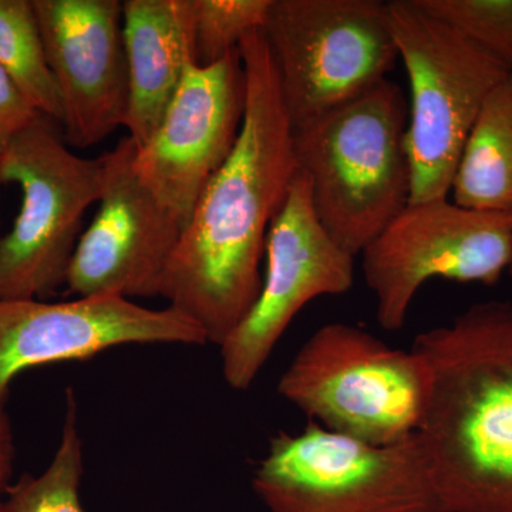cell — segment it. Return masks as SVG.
I'll list each match as a JSON object with an SVG mask.
<instances>
[{"label": "cell", "instance_id": "obj_1", "mask_svg": "<svg viewBox=\"0 0 512 512\" xmlns=\"http://www.w3.org/2000/svg\"><path fill=\"white\" fill-rule=\"evenodd\" d=\"M238 49L247 79L241 133L198 198L160 286L171 308L218 346L258 301L269 227L299 171L264 32L249 33Z\"/></svg>", "mask_w": 512, "mask_h": 512}, {"label": "cell", "instance_id": "obj_2", "mask_svg": "<svg viewBox=\"0 0 512 512\" xmlns=\"http://www.w3.org/2000/svg\"><path fill=\"white\" fill-rule=\"evenodd\" d=\"M412 349L430 370L417 436L444 512H512V302L476 303Z\"/></svg>", "mask_w": 512, "mask_h": 512}, {"label": "cell", "instance_id": "obj_3", "mask_svg": "<svg viewBox=\"0 0 512 512\" xmlns=\"http://www.w3.org/2000/svg\"><path fill=\"white\" fill-rule=\"evenodd\" d=\"M407 124L403 90L386 79L293 131L320 224L352 255L362 254L409 204Z\"/></svg>", "mask_w": 512, "mask_h": 512}, {"label": "cell", "instance_id": "obj_4", "mask_svg": "<svg viewBox=\"0 0 512 512\" xmlns=\"http://www.w3.org/2000/svg\"><path fill=\"white\" fill-rule=\"evenodd\" d=\"M278 393L325 429L387 446L419 431L430 370L413 349L392 348L349 323H328L303 343Z\"/></svg>", "mask_w": 512, "mask_h": 512}, {"label": "cell", "instance_id": "obj_5", "mask_svg": "<svg viewBox=\"0 0 512 512\" xmlns=\"http://www.w3.org/2000/svg\"><path fill=\"white\" fill-rule=\"evenodd\" d=\"M252 488L271 512H444L417 433L379 446L309 420L269 440Z\"/></svg>", "mask_w": 512, "mask_h": 512}, {"label": "cell", "instance_id": "obj_6", "mask_svg": "<svg viewBox=\"0 0 512 512\" xmlns=\"http://www.w3.org/2000/svg\"><path fill=\"white\" fill-rule=\"evenodd\" d=\"M386 16L412 96L409 204L446 198L485 100L512 70L414 0L386 2Z\"/></svg>", "mask_w": 512, "mask_h": 512}, {"label": "cell", "instance_id": "obj_7", "mask_svg": "<svg viewBox=\"0 0 512 512\" xmlns=\"http://www.w3.org/2000/svg\"><path fill=\"white\" fill-rule=\"evenodd\" d=\"M60 124L39 114L0 150V181L22 207L0 238V299H40L66 285L87 208L103 190V160L76 156Z\"/></svg>", "mask_w": 512, "mask_h": 512}, {"label": "cell", "instance_id": "obj_8", "mask_svg": "<svg viewBox=\"0 0 512 512\" xmlns=\"http://www.w3.org/2000/svg\"><path fill=\"white\" fill-rule=\"evenodd\" d=\"M262 32L292 131L383 82L399 60L382 0H272Z\"/></svg>", "mask_w": 512, "mask_h": 512}, {"label": "cell", "instance_id": "obj_9", "mask_svg": "<svg viewBox=\"0 0 512 512\" xmlns=\"http://www.w3.org/2000/svg\"><path fill=\"white\" fill-rule=\"evenodd\" d=\"M360 255L377 322L396 332L431 279L500 281L512 259V215L470 210L448 197L407 204Z\"/></svg>", "mask_w": 512, "mask_h": 512}, {"label": "cell", "instance_id": "obj_10", "mask_svg": "<svg viewBox=\"0 0 512 512\" xmlns=\"http://www.w3.org/2000/svg\"><path fill=\"white\" fill-rule=\"evenodd\" d=\"M258 301L220 346L228 386L247 390L295 316L320 296L349 292L355 255L330 237L312 204L311 181L298 171L269 227Z\"/></svg>", "mask_w": 512, "mask_h": 512}, {"label": "cell", "instance_id": "obj_11", "mask_svg": "<svg viewBox=\"0 0 512 512\" xmlns=\"http://www.w3.org/2000/svg\"><path fill=\"white\" fill-rule=\"evenodd\" d=\"M245 101L239 49L210 66L191 63L153 136L137 148L138 178L183 229L237 144Z\"/></svg>", "mask_w": 512, "mask_h": 512}, {"label": "cell", "instance_id": "obj_12", "mask_svg": "<svg viewBox=\"0 0 512 512\" xmlns=\"http://www.w3.org/2000/svg\"><path fill=\"white\" fill-rule=\"evenodd\" d=\"M151 343L205 345L208 340L171 306L148 309L123 296H79L53 303L0 299V409L15 377L32 367Z\"/></svg>", "mask_w": 512, "mask_h": 512}, {"label": "cell", "instance_id": "obj_13", "mask_svg": "<svg viewBox=\"0 0 512 512\" xmlns=\"http://www.w3.org/2000/svg\"><path fill=\"white\" fill-rule=\"evenodd\" d=\"M136 153V143L126 136L101 156L99 210L82 232L67 272V288L77 298L160 296L183 227L141 183L134 170Z\"/></svg>", "mask_w": 512, "mask_h": 512}, {"label": "cell", "instance_id": "obj_14", "mask_svg": "<svg viewBox=\"0 0 512 512\" xmlns=\"http://www.w3.org/2000/svg\"><path fill=\"white\" fill-rule=\"evenodd\" d=\"M70 146L89 148L124 127L128 69L120 0H32Z\"/></svg>", "mask_w": 512, "mask_h": 512}, {"label": "cell", "instance_id": "obj_15", "mask_svg": "<svg viewBox=\"0 0 512 512\" xmlns=\"http://www.w3.org/2000/svg\"><path fill=\"white\" fill-rule=\"evenodd\" d=\"M123 36L128 69L124 127L140 148L195 62L192 0H124Z\"/></svg>", "mask_w": 512, "mask_h": 512}, {"label": "cell", "instance_id": "obj_16", "mask_svg": "<svg viewBox=\"0 0 512 512\" xmlns=\"http://www.w3.org/2000/svg\"><path fill=\"white\" fill-rule=\"evenodd\" d=\"M451 192L461 207L512 215V72L485 100Z\"/></svg>", "mask_w": 512, "mask_h": 512}, {"label": "cell", "instance_id": "obj_17", "mask_svg": "<svg viewBox=\"0 0 512 512\" xmlns=\"http://www.w3.org/2000/svg\"><path fill=\"white\" fill-rule=\"evenodd\" d=\"M0 66L36 111L62 127V103L32 0H0Z\"/></svg>", "mask_w": 512, "mask_h": 512}, {"label": "cell", "instance_id": "obj_18", "mask_svg": "<svg viewBox=\"0 0 512 512\" xmlns=\"http://www.w3.org/2000/svg\"><path fill=\"white\" fill-rule=\"evenodd\" d=\"M83 466L76 397L67 389L62 439L52 463L40 476L25 474L9 485L5 512H84L80 501Z\"/></svg>", "mask_w": 512, "mask_h": 512}, {"label": "cell", "instance_id": "obj_19", "mask_svg": "<svg viewBox=\"0 0 512 512\" xmlns=\"http://www.w3.org/2000/svg\"><path fill=\"white\" fill-rule=\"evenodd\" d=\"M272 0H192L195 63L210 66L264 29Z\"/></svg>", "mask_w": 512, "mask_h": 512}, {"label": "cell", "instance_id": "obj_20", "mask_svg": "<svg viewBox=\"0 0 512 512\" xmlns=\"http://www.w3.org/2000/svg\"><path fill=\"white\" fill-rule=\"evenodd\" d=\"M512 70V0H414Z\"/></svg>", "mask_w": 512, "mask_h": 512}, {"label": "cell", "instance_id": "obj_21", "mask_svg": "<svg viewBox=\"0 0 512 512\" xmlns=\"http://www.w3.org/2000/svg\"><path fill=\"white\" fill-rule=\"evenodd\" d=\"M39 114L0 66V150Z\"/></svg>", "mask_w": 512, "mask_h": 512}, {"label": "cell", "instance_id": "obj_22", "mask_svg": "<svg viewBox=\"0 0 512 512\" xmlns=\"http://www.w3.org/2000/svg\"><path fill=\"white\" fill-rule=\"evenodd\" d=\"M15 461V443L13 431L5 409H0V512H5L6 491L13 473Z\"/></svg>", "mask_w": 512, "mask_h": 512}, {"label": "cell", "instance_id": "obj_23", "mask_svg": "<svg viewBox=\"0 0 512 512\" xmlns=\"http://www.w3.org/2000/svg\"><path fill=\"white\" fill-rule=\"evenodd\" d=\"M507 272H508V275H510V276H511V278H512V259H511L510 268H508V271H507Z\"/></svg>", "mask_w": 512, "mask_h": 512}, {"label": "cell", "instance_id": "obj_24", "mask_svg": "<svg viewBox=\"0 0 512 512\" xmlns=\"http://www.w3.org/2000/svg\"><path fill=\"white\" fill-rule=\"evenodd\" d=\"M0 185H2V181H0Z\"/></svg>", "mask_w": 512, "mask_h": 512}]
</instances>
